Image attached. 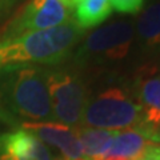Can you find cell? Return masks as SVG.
<instances>
[{
  "mask_svg": "<svg viewBox=\"0 0 160 160\" xmlns=\"http://www.w3.org/2000/svg\"><path fill=\"white\" fill-rule=\"evenodd\" d=\"M60 2H62L67 8H75L82 0H60Z\"/></svg>",
  "mask_w": 160,
  "mask_h": 160,
  "instance_id": "e0dca14e",
  "label": "cell"
},
{
  "mask_svg": "<svg viewBox=\"0 0 160 160\" xmlns=\"http://www.w3.org/2000/svg\"><path fill=\"white\" fill-rule=\"evenodd\" d=\"M142 160H160V144H155V146L149 147Z\"/></svg>",
  "mask_w": 160,
  "mask_h": 160,
  "instance_id": "2e32d148",
  "label": "cell"
},
{
  "mask_svg": "<svg viewBox=\"0 0 160 160\" xmlns=\"http://www.w3.org/2000/svg\"><path fill=\"white\" fill-rule=\"evenodd\" d=\"M109 2H111V0H109Z\"/></svg>",
  "mask_w": 160,
  "mask_h": 160,
  "instance_id": "ffe728a7",
  "label": "cell"
},
{
  "mask_svg": "<svg viewBox=\"0 0 160 160\" xmlns=\"http://www.w3.org/2000/svg\"><path fill=\"white\" fill-rule=\"evenodd\" d=\"M22 128L32 131L43 143L56 147L64 160H75L83 158V148L80 144L76 129L56 122L23 123Z\"/></svg>",
  "mask_w": 160,
  "mask_h": 160,
  "instance_id": "9c48e42d",
  "label": "cell"
},
{
  "mask_svg": "<svg viewBox=\"0 0 160 160\" xmlns=\"http://www.w3.org/2000/svg\"><path fill=\"white\" fill-rule=\"evenodd\" d=\"M80 144L83 148L84 158L93 160L95 158L103 155L112 144L115 136L113 131H107V129L92 128V127H82L75 128Z\"/></svg>",
  "mask_w": 160,
  "mask_h": 160,
  "instance_id": "4fadbf2b",
  "label": "cell"
},
{
  "mask_svg": "<svg viewBox=\"0 0 160 160\" xmlns=\"http://www.w3.org/2000/svg\"><path fill=\"white\" fill-rule=\"evenodd\" d=\"M0 153L15 160H53L47 146L32 131L19 128L0 136Z\"/></svg>",
  "mask_w": 160,
  "mask_h": 160,
  "instance_id": "30bf717a",
  "label": "cell"
},
{
  "mask_svg": "<svg viewBox=\"0 0 160 160\" xmlns=\"http://www.w3.org/2000/svg\"><path fill=\"white\" fill-rule=\"evenodd\" d=\"M75 160H89V159H87V158H84V156H83V158H79V159H75Z\"/></svg>",
  "mask_w": 160,
  "mask_h": 160,
  "instance_id": "ac0fdd59",
  "label": "cell"
},
{
  "mask_svg": "<svg viewBox=\"0 0 160 160\" xmlns=\"http://www.w3.org/2000/svg\"><path fill=\"white\" fill-rule=\"evenodd\" d=\"M71 20L68 8L60 0H29L7 24L0 38H11L31 31L56 28Z\"/></svg>",
  "mask_w": 160,
  "mask_h": 160,
  "instance_id": "8992f818",
  "label": "cell"
},
{
  "mask_svg": "<svg viewBox=\"0 0 160 160\" xmlns=\"http://www.w3.org/2000/svg\"><path fill=\"white\" fill-rule=\"evenodd\" d=\"M44 71L53 119L68 127L82 126L88 100L84 82L78 73L63 68H48Z\"/></svg>",
  "mask_w": 160,
  "mask_h": 160,
  "instance_id": "5b68a950",
  "label": "cell"
},
{
  "mask_svg": "<svg viewBox=\"0 0 160 160\" xmlns=\"http://www.w3.org/2000/svg\"><path fill=\"white\" fill-rule=\"evenodd\" d=\"M135 47L148 56H160V0H153L135 20Z\"/></svg>",
  "mask_w": 160,
  "mask_h": 160,
  "instance_id": "8fae6325",
  "label": "cell"
},
{
  "mask_svg": "<svg viewBox=\"0 0 160 160\" xmlns=\"http://www.w3.org/2000/svg\"><path fill=\"white\" fill-rule=\"evenodd\" d=\"M133 96L142 108L144 128L160 132V71L152 67L140 73L135 82Z\"/></svg>",
  "mask_w": 160,
  "mask_h": 160,
  "instance_id": "ba28073f",
  "label": "cell"
},
{
  "mask_svg": "<svg viewBox=\"0 0 160 160\" xmlns=\"http://www.w3.org/2000/svg\"><path fill=\"white\" fill-rule=\"evenodd\" d=\"M59 160H64V159H63V158H62V159H59Z\"/></svg>",
  "mask_w": 160,
  "mask_h": 160,
  "instance_id": "d6986e66",
  "label": "cell"
},
{
  "mask_svg": "<svg viewBox=\"0 0 160 160\" xmlns=\"http://www.w3.org/2000/svg\"><path fill=\"white\" fill-rule=\"evenodd\" d=\"M135 48V23L115 20L95 29L80 42L72 59L76 66L106 67L126 60Z\"/></svg>",
  "mask_w": 160,
  "mask_h": 160,
  "instance_id": "3957f363",
  "label": "cell"
},
{
  "mask_svg": "<svg viewBox=\"0 0 160 160\" xmlns=\"http://www.w3.org/2000/svg\"><path fill=\"white\" fill-rule=\"evenodd\" d=\"M0 116L23 123L53 122L44 68L35 64L0 66Z\"/></svg>",
  "mask_w": 160,
  "mask_h": 160,
  "instance_id": "6da1fadb",
  "label": "cell"
},
{
  "mask_svg": "<svg viewBox=\"0 0 160 160\" xmlns=\"http://www.w3.org/2000/svg\"><path fill=\"white\" fill-rule=\"evenodd\" d=\"M112 9L109 0H82L75 7L73 22L86 31L106 22L111 16Z\"/></svg>",
  "mask_w": 160,
  "mask_h": 160,
  "instance_id": "7c38bea8",
  "label": "cell"
},
{
  "mask_svg": "<svg viewBox=\"0 0 160 160\" xmlns=\"http://www.w3.org/2000/svg\"><path fill=\"white\" fill-rule=\"evenodd\" d=\"M112 8L123 13H136L142 9L143 0H111Z\"/></svg>",
  "mask_w": 160,
  "mask_h": 160,
  "instance_id": "5bb4252c",
  "label": "cell"
},
{
  "mask_svg": "<svg viewBox=\"0 0 160 160\" xmlns=\"http://www.w3.org/2000/svg\"><path fill=\"white\" fill-rule=\"evenodd\" d=\"M82 126L118 132L144 128V120L142 108L127 91L108 87L88 98Z\"/></svg>",
  "mask_w": 160,
  "mask_h": 160,
  "instance_id": "277c9868",
  "label": "cell"
},
{
  "mask_svg": "<svg viewBox=\"0 0 160 160\" xmlns=\"http://www.w3.org/2000/svg\"><path fill=\"white\" fill-rule=\"evenodd\" d=\"M155 144H160V132L148 128L118 131L109 148L93 160H142L147 149Z\"/></svg>",
  "mask_w": 160,
  "mask_h": 160,
  "instance_id": "52a82bcc",
  "label": "cell"
},
{
  "mask_svg": "<svg viewBox=\"0 0 160 160\" xmlns=\"http://www.w3.org/2000/svg\"><path fill=\"white\" fill-rule=\"evenodd\" d=\"M20 0H0V19L6 16L12 11V8L16 6Z\"/></svg>",
  "mask_w": 160,
  "mask_h": 160,
  "instance_id": "9a60e30c",
  "label": "cell"
},
{
  "mask_svg": "<svg viewBox=\"0 0 160 160\" xmlns=\"http://www.w3.org/2000/svg\"><path fill=\"white\" fill-rule=\"evenodd\" d=\"M82 29L71 19L60 27L0 38V66L44 64L59 66L72 58L83 40Z\"/></svg>",
  "mask_w": 160,
  "mask_h": 160,
  "instance_id": "7a4b0ae2",
  "label": "cell"
}]
</instances>
